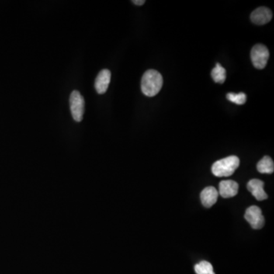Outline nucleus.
Here are the masks:
<instances>
[{"label":"nucleus","mask_w":274,"mask_h":274,"mask_svg":"<svg viewBox=\"0 0 274 274\" xmlns=\"http://www.w3.org/2000/svg\"><path fill=\"white\" fill-rule=\"evenodd\" d=\"M163 85V78L158 71L149 70L143 74L141 80V90L145 95L156 96Z\"/></svg>","instance_id":"nucleus-1"},{"label":"nucleus","mask_w":274,"mask_h":274,"mask_svg":"<svg viewBox=\"0 0 274 274\" xmlns=\"http://www.w3.org/2000/svg\"><path fill=\"white\" fill-rule=\"evenodd\" d=\"M244 219L251 225L254 230H261L264 227L265 219L262 214L261 208L257 206H251L246 209Z\"/></svg>","instance_id":"nucleus-5"},{"label":"nucleus","mask_w":274,"mask_h":274,"mask_svg":"<svg viewBox=\"0 0 274 274\" xmlns=\"http://www.w3.org/2000/svg\"><path fill=\"white\" fill-rule=\"evenodd\" d=\"M112 78V73L108 70H102L98 73L95 79V87L97 92L100 95L105 94L109 86Z\"/></svg>","instance_id":"nucleus-8"},{"label":"nucleus","mask_w":274,"mask_h":274,"mask_svg":"<svg viewBox=\"0 0 274 274\" xmlns=\"http://www.w3.org/2000/svg\"><path fill=\"white\" fill-rule=\"evenodd\" d=\"M240 160L237 157H226L223 159L216 161L212 166V172L215 176L222 178V177L231 176L234 174L238 166Z\"/></svg>","instance_id":"nucleus-2"},{"label":"nucleus","mask_w":274,"mask_h":274,"mask_svg":"<svg viewBox=\"0 0 274 274\" xmlns=\"http://www.w3.org/2000/svg\"><path fill=\"white\" fill-rule=\"evenodd\" d=\"M272 18V12L267 7H260L255 9L251 15V22L258 25L268 23Z\"/></svg>","instance_id":"nucleus-6"},{"label":"nucleus","mask_w":274,"mask_h":274,"mask_svg":"<svg viewBox=\"0 0 274 274\" xmlns=\"http://www.w3.org/2000/svg\"><path fill=\"white\" fill-rule=\"evenodd\" d=\"M269 57V50L265 45L259 43V44H256L251 49V61L254 67L258 70H263L265 68Z\"/></svg>","instance_id":"nucleus-3"},{"label":"nucleus","mask_w":274,"mask_h":274,"mask_svg":"<svg viewBox=\"0 0 274 274\" xmlns=\"http://www.w3.org/2000/svg\"><path fill=\"white\" fill-rule=\"evenodd\" d=\"M132 2L136 5H143L146 2V1L145 0H133Z\"/></svg>","instance_id":"nucleus-15"},{"label":"nucleus","mask_w":274,"mask_h":274,"mask_svg":"<svg viewBox=\"0 0 274 274\" xmlns=\"http://www.w3.org/2000/svg\"><path fill=\"white\" fill-rule=\"evenodd\" d=\"M196 274H215L212 264L208 261H203L195 267Z\"/></svg>","instance_id":"nucleus-13"},{"label":"nucleus","mask_w":274,"mask_h":274,"mask_svg":"<svg viewBox=\"0 0 274 274\" xmlns=\"http://www.w3.org/2000/svg\"><path fill=\"white\" fill-rule=\"evenodd\" d=\"M264 183L259 179H252L247 185L248 191L251 195L259 201L268 199V195L264 190Z\"/></svg>","instance_id":"nucleus-9"},{"label":"nucleus","mask_w":274,"mask_h":274,"mask_svg":"<svg viewBox=\"0 0 274 274\" xmlns=\"http://www.w3.org/2000/svg\"><path fill=\"white\" fill-rule=\"evenodd\" d=\"M227 99L233 103L236 104V105H244L247 100V96L245 94L241 92V93H228Z\"/></svg>","instance_id":"nucleus-14"},{"label":"nucleus","mask_w":274,"mask_h":274,"mask_svg":"<svg viewBox=\"0 0 274 274\" xmlns=\"http://www.w3.org/2000/svg\"><path fill=\"white\" fill-rule=\"evenodd\" d=\"M257 169L261 174H272L274 171V163L271 157H264L258 161Z\"/></svg>","instance_id":"nucleus-11"},{"label":"nucleus","mask_w":274,"mask_h":274,"mask_svg":"<svg viewBox=\"0 0 274 274\" xmlns=\"http://www.w3.org/2000/svg\"><path fill=\"white\" fill-rule=\"evenodd\" d=\"M219 192L214 187H207L202 191L200 199L202 204L206 208H210L217 202Z\"/></svg>","instance_id":"nucleus-10"},{"label":"nucleus","mask_w":274,"mask_h":274,"mask_svg":"<svg viewBox=\"0 0 274 274\" xmlns=\"http://www.w3.org/2000/svg\"><path fill=\"white\" fill-rule=\"evenodd\" d=\"M70 110L73 119L81 122L85 112V100L78 91H73L70 95Z\"/></svg>","instance_id":"nucleus-4"},{"label":"nucleus","mask_w":274,"mask_h":274,"mask_svg":"<svg viewBox=\"0 0 274 274\" xmlns=\"http://www.w3.org/2000/svg\"><path fill=\"white\" fill-rule=\"evenodd\" d=\"M211 76L213 79L217 83H224L226 78V70L219 63H216V67L212 70Z\"/></svg>","instance_id":"nucleus-12"},{"label":"nucleus","mask_w":274,"mask_h":274,"mask_svg":"<svg viewBox=\"0 0 274 274\" xmlns=\"http://www.w3.org/2000/svg\"><path fill=\"white\" fill-rule=\"evenodd\" d=\"M219 195L223 198H231L236 196L238 192V184L233 180L223 181L219 183Z\"/></svg>","instance_id":"nucleus-7"}]
</instances>
